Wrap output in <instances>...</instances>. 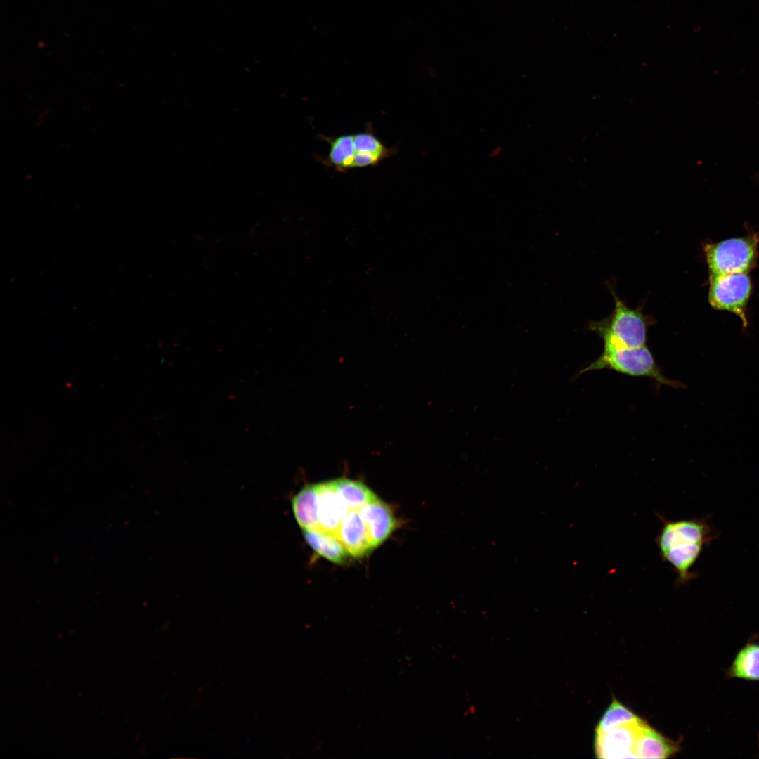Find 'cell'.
Here are the masks:
<instances>
[{
	"label": "cell",
	"mask_w": 759,
	"mask_h": 759,
	"mask_svg": "<svg viewBox=\"0 0 759 759\" xmlns=\"http://www.w3.org/2000/svg\"><path fill=\"white\" fill-rule=\"evenodd\" d=\"M675 741L666 737L644 720L634 746L636 758H668L679 751Z\"/></svg>",
	"instance_id": "11"
},
{
	"label": "cell",
	"mask_w": 759,
	"mask_h": 759,
	"mask_svg": "<svg viewBox=\"0 0 759 759\" xmlns=\"http://www.w3.org/2000/svg\"><path fill=\"white\" fill-rule=\"evenodd\" d=\"M659 517L663 524L656 538L660 556L677 574L676 585H685L696 576L691 569L715 533L707 517L674 521Z\"/></svg>",
	"instance_id": "1"
},
{
	"label": "cell",
	"mask_w": 759,
	"mask_h": 759,
	"mask_svg": "<svg viewBox=\"0 0 759 759\" xmlns=\"http://www.w3.org/2000/svg\"><path fill=\"white\" fill-rule=\"evenodd\" d=\"M294 517L302 529H315L318 524V493L315 484H308L292 498Z\"/></svg>",
	"instance_id": "13"
},
{
	"label": "cell",
	"mask_w": 759,
	"mask_h": 759,
	"mask_svg": "<svg viewBox=\"0 0 759 759\" xmlns=\"http://www.w3.org/2000/svg\"><path fill=\"white\" fill-rule=\"evenodd\" d=\"M303 535L310 547L321 557L338 564L346 562L349 554L334 536L313 529H303Z\"/></svg>",
	"instance_id": "14"
},
{
	"label": "cell",
	"mask_w": 759,
	"mask_h": 759,
	"mask_svg": "<svg viewBox=\"0 0 759 759\" xmlns=\"http://www.w3.org/2000/svg\"><path fill=\"white\" fill-rule=\"evenodd\" d=\"M641 722L604 733L595 732V753L598 758H636L634 746Z\"/></svg>",
	"instance_id": "6"
},
{
	"label": "cell",
	"mask_w": 759,
	"mask_h": 759,
	"mask_svg": "<svg viewBox=\"0 0 759 759\" xmlns=\"http://www.w3.org/2000/svg\"><path fill=\"white\" fill-rule=\"evenodd\" d=\"M614 309L606 320L594 322L590 329L603 340L628 347L646 345L648 324L637 310L628 307L615 294Z\"/></svg>",
	"instance_id": "4"
},
{
	"label": "cell",
	"mask_w": 759,
	"mask_h": 759,
	"mask_svg": "<svg viewBox=\"0 0 759 759\" xmlns=\"http://www.w3.org/2000/svg\"><path fill=\"white\" fill-rule=\"evenodd\" d=\"M604 369L613 370L632 377H648L658 388L662 385L675 389L685 387L681 382L670 379L662 374L654 356L646 345L628 347L604 342V349L599 357L578 371L576 377L589 371Z\"/></svg>",
	"instance_id": "2"
},
{
	"label": "cell",
	"mask_w": 759,
	"mask_h": 759,
	"mask_svg": "<svg viewBox=\"0 0 759 759\" xmlns=\"http://www.w3.org/2000/svg\"><path fill=\"white\" fill-rule=\"evenodd\" d=\"M501 152H502L501 148H499V147H496L491 152V157H495L499 155L501 153Z\"/></svg>",
	"instance_id": "18"
},
{
	"label": "cell",
	"mask_w": 759,
	"mask_h": 759,
	"mask_svg": "<svg viewBox=\"0 0 759 759\" xmlns=\"http://www.w3.org/2000/svg\"><path fill=\"white\" fill-rule=\"evenodd\" d=\"M359 510L370 541L375 548L394 531L396 526L394 514L389 507L379 499L362 506Z\"/></svg>",
	"instance_id": "9"
},
{
	"label": "cell",
	"mask_w": 759,
	"mask_h": 759,
	"mask_svg": "<svg viewBox=\"0 0 759 759\" xmlns=\"http://www.w3.org/2000/svg\"><path fill=\"white\" fill-rule=\"evenodd\" d=\"M753 292L748 273H732L709 276L708 302L716 310L737 316L744 328L748 326L747 309Z\"/></svg>",
	"instance_id": "5"
},
{
	"label": "cell",
	"mask_w": 759,
	"mask_h": 759,
	"mask_svg": "<svg viewBox=\"0 0 759 759\" xmlns=\"http://www.w3.org/2000/svg\"><path fill=\"white\" fill-rule=\"evenodd\" d=\"M759 233L708 242L703 252L710 275L748 273L758 263Z\"/></svg>",
	"instance_id": "3"
},
{
	"label": "cell",
	"mask_w": 759,
	"mask_h": 759,
	"mask_svg": "<svg viewBox=\"0 0 759 759\" xmlns=\"http://www.w3.org/2000/svg\"><path fill=\"white\" fill-rule=\"evenodd\" d=\"M643 720L629 708L615 698L599 719L595 732L604 733L618 727L633 725Z\"/></svg>",
	"instance_id": "16"
},
{
	"label": "cell",
	"mask_w": 759,
	"mask_h": 759,
	"mask_svg": "<svg viewBox=\"0 0 759 759\" xmlns=\"http://www.w3.org/2000/svg\"><path fill=\"white\" fill-rule=\"evenodd\" d=\"M315 485L318 493V524L313 530L335 537L342 519L351 507L334 491L329 481Z\"/></svg>",
	"instance_id": "7"
},
{
	"label": "cell",
	"mask_w": 759,
	"mask_h": 759,
	"mask_svg": "<svg viewBox=\"0 0 759 759\" xmlns=\"http://www.w3.org/2000/svg\"><path fill=\"white\" fill-rule=\"evenodd\" d=\"M329 483L351 507L359 508L379 499L367 486L358 481L339 478L330 480Z\"/></svg>",
	"instance_id": "15"
},
{
	"label": "cell",
	"mask_w": 759,
	"mask_h": 759,
	"mask_svg": "<svg viewBox=\"0 0 759 759\" xmlns=\"http://www.w3.org/2000/svg\"><path fill=\"white\" fill-rule=\"evenodd\" d=\"M360 508H350L342 519L335 535L349 555L353 557H363L374 549L361 517Z\"/></svg>",
	"instance_id": "8"
},
{
	"label": "cell",
	"mask_w": 759,
	"mask_h": 759,
	"mask_svg": "<svg viewBox=\"0 0 759 759\" xmlns=\"http://www.w3.org/2000/svg\"><path fill=\"white\" fill-rule=\"evenodd\" d=\"M731 677L759 680V645L749 644L737 654L729 670Z\"/></svg>",
	"instance_id": "17"
},
{
	"label": "cell",
	"mask_w": 759,
	"mask_h": 759,
	"mask_svg": "<svg viewBox=\"0 0 759 759\" xmlns=\"http://www.w3.org/2000/svg\"><path fill=\"white\" fill-rule=\"evenodd\" d=\"M353 168L376 166L396 153L394 148H388L384 145L371 126H367L364 131L353 134Z\"/></svg>",
	"instance_id": "10"
},
{
	"label": "cell",
	"mask_w": 759,
	"mask_h": 759,
	"mask_svg": "<svg viewBox=\"0 0 759 759\" xmlns=\"http://www.w3.org/2000/svg\"><path fill=\"white\" fill-rule=\"evenodd\" d=\"M322 136L329 143L330 150L325 157L320 158L321 163L339 172L353 169L355 156L353 134L336 137Z\"/></svg>",
	"instance_id": "12"
}]
</instances>
